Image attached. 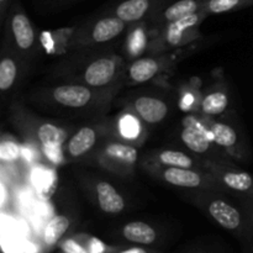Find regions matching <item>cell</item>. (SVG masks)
<instances>
[{
  "label": "cell",
  "mask_w": 253,
  "mask_h": 253,
  "mask_svg": "<svg viewBox=\"0 0 253 253\" xmlns=\"http://www.w3.org/2000/svg\"><path fill=\"white\" fill-rule=\"evenodd\" d=\"M220 190H189L188 199L241 244L253 242V226L241 207L225 199Z\"/></svg>",
  "instance_id": "obj_1"
},
{
  "label": "cell",
  "mask_w": 253,
  "mask_h": 253,
  "mask_svg": "<svg viewBox=\"0 0 253 253\" xmlns=\"http://www.w3.org/2000/svg\"><path fill=\"white\" fill-rule=\"evenodd\" d=\"M12 121L29 138L30 143L41 148L52 162H58V156H61L59 148L69 138L68 128L52 121L35 118L24 110L21 105H15L12 110Z\"/></svg>",
  "instance_id": "obj_2"
},
{
  "label": "cell",
  "mask_w": 253,
  "mask_h": 253,
  "mask_svg": "<svg viewBox=\"0 0 253 253\" xmlns=\"http://www.w3.org/2000/svg\"><path fill=\"white\" fill-rule=\"evenodd\" d=\"M44 100L64 110L81 111L96 108L110 99L109 91L94 89L84 83H64L54 85L43 94Z\"/></svg>",
  "instance_id": "obj_3"
},
{
  "label": "cell",
  "mask_w": 253,
  "mask_h": 253,
  "mask_svg": "<svg viewBox=\"0 0 253 253\" xmlns=\"http://www.w3.org/2000/svg\"><path fill=\"white\" fill-rule=\"evenodd\" d=\"M5 27V43L4 49L14 52L19 57L27 56L35 49L36 44V34L34 25L26 15L19 0H15L7 12Z\"/></svg>",
  "instance_id": "obj_4"
},
{
  "label": "cell",
  "mask_w": 253,
  "mask_h": 253,
  "mask_svg": "<svg viewBox=\"0 0 253 253\" xmlns=\"http://www.w3.org/2000/svg\"><path fill=\"white\" fill-rule=\"evenodd\" d=\"M148 172L162 182L187 190H220L225 192L214 177L207 170L192 168L146 166Z\"/></svg>",
  "instance_id": "obj_5"
},
{
  "label": "cell",
  "mask_w": 253,
  "mask_h": 253,
  "mask_svg": "<svg viewBox=\"0 0 253 253\" xmlns=\"http://www.w3.org/2000/svg\"><path fill=\"white\" fill-rule=\"evenodd\" d=\"M100 167L121 175H128L138 162V151L132 143L121 140H109L96 152Z\"/></svg>",
  "instance_id": "obj_6"
},
{
  "label": "cell",
  "mask_w": 253,
  "mask_h": 253,
  "mask_svg": "<svg viewBox=\"0 0 253 253\" xmlns=\"http://www.w3.org/2000/svg\"><path fill=\"white\" fill-rule=\"evenodd\" d=\"M127 26L126 24L114 14L96 19L90 26L79 29L78 34L72 37V43L76 46H94V44H105L114 40L119 39Z\"/></svg>",
  "instance_id": "obj_7"
},
{
  "label": "cell",
  "mask_w": 253,
  "mask_h": 253,
  "mask_svg": "<svg viewBox=\"0 0 253 253\" xmlns=\"http://www.w3.org/2000/svg\"><path fill=\"white\" fill-rule=\"evenodd\" d=\"M208 16L209 15L202 10L166 25L160 30L161 35L157 37L161 47L166 49L179 48L197 40L199 36V26Z\"/></svg>",
  "instance_id": "obj_8"
},
{
  "label": "cell",
  "mask_w": 253,
  "mask_h": 253,
  "mask_svg": "<svg viewBox=\"0 0 253 253\" xmlns=\"http://www.w3.org/2000/svg\"><path fill=\"white\" fill-rule=\"evenodd\" d=\"M124 71L125 68L119 57L100 56L89 61L78 78L91 88L104 89L114 85Z\"/></svg>",
  "instance_id": "obj_9"
},
{
  "label": "cell",
  "mask_w": 253,
  "mask_h": 253,
  "mask_svg": "<svg viewBox=\"0 0 253 253\" xmlns=\"http://www.w3.org/2000/svg\"><path fill=\"white\" fill-rule=\"evenodd\" d=\"M205 170L216 179L225 192L236 195L253 194V175L249 172L239 169L234 166H227L221 161H204Z\"/></svg>",
  "instance_id": "obj_10"
},
{
  "label": "cell",
  "mask_w": 253,
  "mask_h": 253,
  "mask_svg": "<svg viewBox=\"0 0 253 253\" xmlns=\"http://www.w3.org/2000/svg\"><path fill=\"white\" fill-rule=\"evenodd\" d=\"M180 141L185 148L197 156H209L215 142L210 135L207 118L189 115L182 121Z\"/></svg>",
  "instance_id": "obj_11"
},
{
  "label": "cell",
  "mask_w": 253,
  "mask_h": 253,
  "mask_svg": "<svg viewBox=\"0 0 253 253\" xmlns=\"http://www.w3.org/2000/svg\"><path fill=\"white\" fill-rule=\"evenodd\" d=\"M167 0H124L113 10V14L127 25L138 24L151 19Z\"/></svg>",
  "instance_id": "obj_12"
},
{
  "label": "cell",
  "mask_w": 253,
  "mask_h": 253,
  "mask_svg": "<svg viewBox=\"0 0 253 253\" xmlns=\"http://www.w3.org/2000/svg\"><path fill=\"white\" fill-rule=\"evenodd\" d=\"M131 110L146 125H158L169 114V104L157 95H138L131 103Z\"/></svg>",
  "instance_id": "obj_13"
},
{
  "label": "cell",
  "mask_w": 253,
  "mask_h": 253,
  "mask_svg": "<svg viewBox=\"0 0 253 253\" xmlns=\"http://www.w3.org/2000/svg\"><path fill=\"white\" fill-rule=\"evenodd\" d=\"M101 135L100 125H85L71 133L64 143V152L71 160H79L89 155L98 145Z\"/></svg>",
  "instance_id": "obj_14"
},
{
  "label": "cell",
  "mask_w": 253,
  "mask_h": 253,
  "mask_svg": "<svg viewBox=\"0 0 253 253\" xmlns=\"http://www.w3.org/2000/svg\"><path fill=\"white\" fill-rule=\"evenodd\" d=\"M207 0H177L172 4L161 7L150 19L155 30H162L169 22L179 20L188 15L195 14L204 9Z\"/></svg>",
  "instance_id": "obj_15"
},
{
  "label": "cell",
  "mask_w": 253,
  "mask_h": 253,
  "mask_svg": "<svg viewBox=\"0 0 253 253\" xmlns=\"http://www.w3.org/2000/svg\"><path fill=\"white\" fill-rule=\"evenodd\" d=\"M165 68H167V58L165 57H140L125 68V78L131 84H143L152 81Z\"/></svg>",
  "instance_id": "obj_16"
},
{
  "label": "cell",
  "mask_w": 253,
  "mask_h": 253,
  "mask_svg": "<svg viewBox=\"0 0 253 253\" xmlns=\"http://www.w3.org/2000/svg\"><path fill=\"white\" fill-rule=\"evenodd\" d=\"M210 135L212 141L219 148L224 150L230 156L236 158L242 157V147L240 143L239 132L234 126L222 121H216L214 119H208Z\"/></svg>",
  "instance_id": "obj_17"
},
{
  "label": "cell",
  "mask_w": 253,
  "mask_h": 253,
  "mask_svg": "<svg viewBox=\"0 0 253 253\" xmlns=\"http://www.w3.org/2000/svg\"><path fill=\"white\" fill-rule=\"evenodd\" d=\"M94 197L99 209L108 215H119L126 209L127 204L124 195L106 180L94 183Z\"/></svg>",
  "instance_id": "obj_18"
},
{
  "label": "cell",
  "mask_w": 253,
  "mask_h": 253,
  "mask_svg": "<svg viewBox=\"0 0 253 253\" xmlns=\"http://www.w3.org/2000/svg\"><path fill=\"white\" fill-rule=\"evenodd\" d=\"M120 237L127 244L151 247L160 240V232L148 222L135 220L128 221L120 229Z\"/></svg>",
  "instance_id": "obj_19"
},
{
  "label": "cell",
  "mask_w": 253,
  "mask_h": 253,
  "mask_svg": "<svg viewBox=\"0 0 253 253\" xmlns=\"http://www.w3.org/2000/svg\"><path fill=\"white\" fill-rule=\"evenodd\" d=\"M146 166H160V167L192 168L205 170V163L197 160L192 155L179 150H162L156 152Z\"/></svg>",
  "instance_id": "obj_20"
},
{
  "label": "cell",
  "mask_w": 253,
  "mask_h": 253,
  "mask_svg": "<svg viewBox=\"0 0 253 253\" xmlns=\"http://www.w3.org/2000/svg\"><path fill=\"white\" fill-rule=\"evenodd\" d=\"M230 106V95L224 86H212L200 98L199 113L208 119L222 115Z\"/></svg>",
  "instance_id": "obj_21"
},
{
  "label": "cell",
  "mask_w": 253,
  "mask_h": 253,
  "mask_svg": "<svg viewBox=\"0 0 253 253\" xmlns=\"http://www.w3.org/2000/svg\"><path fill=\"white\" fill-rule=\"evenodd\" d=\"M9 51V49H7ZM20 77V57L9 51L2 53L0 61V91L6 95L11 91Z\"/></svg>",
  "instance_id": "obj_22"
},
{
  "label": "cell",
  "mask_w": 253,
  "mask_h": 253,
  "mask_svg": "<svg viewBox=\"0 0 253 253\" xmlns=\"http://www.w3.org/2000/svg\"><path fill=\"white\" fill-rule=\"evenodd\" d=\"M71 219L66 215H54L49 219L42 232V244L46 249L51 250L62 241L64 235L71 227Z\"/></svg>",
  "instance_id": "obj_23"
},
{
  "label": "cell",
  "mask_w": 253,
  "mask_h": 253,
  "mask_svg": "<svg viewBox=\"0 0 253 253\" xmlns=\"http://www.w3.org/2000/svg\"><path fill=\"white\" fill-rule=\"evenodd\" d=\"M141 123L137 115L135 113H126L120 116L119 119V133L125 140L126 142H133V141H138L142 136V127H141Z\"/></svg>",
  "instance_id": "obj_24"
},
{
  "label": "cell",
  "mask_w": 253,
  "mask_h": 253,
  "mask_svg": "<svg viewBox=\"0 0 253 253\" xmlns=\"http://www.w3.org/2000/svg\"><path fill=\"white\" fill-rule=\"evenodd\" d=\"M146 22L142 21L138 22V24L130 25V36L127 39V47H126V51L127 54H130L131 58L136 59L138 58L137 56H140L143 51L146 49V43H147V37H146Z\"/></svg>",
  "instance_id": "obj_25"
},
{
  "label": "cell",
  "mask_w": 253,
  "mask_h": 253,
  "mask_svg": "<svg viewBox=\"0 0 253 253\" xmlns=\"http://www.w3.org/2000/svg\"><path fill=\"white\" fill-rule=\"evenodd\" d=\"M253 5V0H207L204 11L208 15H219L236 11Z\"/></svg>",
  "instance_id": "obj_26"
},
{
  "label": "cell",
  "mask_w": 253,
  "mask_h": 253,
  "mask_svg": "<svg viewBox=\"0 0 253 253\" xmlns=\"http://www.w3.org/2000/svg\"><path fill=\"white\" fill-rule=\"evenodd\" d=\"M22 157V147L15 138L4 135L0 142V158L4 163H14Z\"/></svg>",
  "instance_id": "obj_27"
},
{
  "label": "cell",
  "mask_w": 253,
  "mask_h": 253,
  "mask_svg": "<svg viewBox=\"0 0 253 253\" xmlns=\"http://www.w3.org/2000/svg\"><path fill=\"white\" fill-rule=\"evenodd\" d=\"M64 253H90L88 249V240L83 241L81 237H69L59 242Z\"/></svg>",
  "instance_id": "obj_28"
},
{
  "label": "cell",
  "mask_w": 253,
  "mask_h": 253,
  "mask_svg": "<svg viewBox=\"0 0 253 253\" xmlns=\"http://www.w3.org/2000/svg\"><path fill=\"white\" fill-rule=\"evenodd\" d=\"M237 200L240 202V207L244 210L245 215L253 226V197L251 195H237Z\"/></svg>",
  "instance_id": "obj_29"
},
{
  "label": "cell",
  "mask_w": 253,
  "mask_h": 253,
  "mask_svg": "<svg viewBox=\"0 0 253 253\" xmlns=\"http://www.w3.org/2000/svg\"><path fill=\"white\" fill-rule=\"evenodd\" d=\"M108 253H160L156 250H151L145 246H131V247H123V249H109Z\"/></svg>",
  "instance_id": "obj_30"
},
{
  "label": "cell",
  "mask_w": 253,
  "mask_h": 253,
  "mask_svg": "<svg viewBox=\"0 0 253 253\" xmlns=\"http://www.w3.org/2000/svg\"><path fill=\"white\" fill-rule=\"evenodd\" d=\"M14 1L15 0H0V21H1V25H4L7 12H9L10 7H11Z\"/></svg>",
  "instance_id": "obj_31"
},
{
  "label": "cell",
  "mask_w": 253,
  "mask_h": 253,
  "mask_svg": "<svg viewBox=\"0 0 253 253\" xmlns=\"http://www.w3.org/2000/svg\"><path fill=\"white\" fill-rule=\"evenodd\" d=\"M242 253H253V242H247V244H241Z\"/></svg>",
  "instance_id": "obj_32"
},
{
  "label": "cell",
  "mask_w": 253,
  "mask_h": 253,
  "mask_svg": "<svg viewBox=\"0 0 253 253\" xmlns=\"http://www.w3.org/2000/svg\"><path fill=\"white\" fill-rule=\"evenodd\" d=\"M188 253H211V252L205 251V250H194V251H189Z\"/></svg>",
  "instance_id": "obj_33"
},
{
  "label": "cell",
  "mask_w": 253,
  "mask_h": 253,
  "mask_svg": "<svg viewBox=\"0 0 253 253\" xmlns=\"http://www.w3.org/2000/svg\"><path fill=\"white\" fill-rule=\"evenodd\" d=\"M251 197H253V194H252V195H251Z\"/></svg>",
  "instance_id": "obj_34"
}]
</instances>
